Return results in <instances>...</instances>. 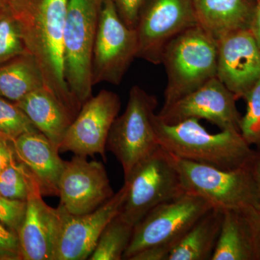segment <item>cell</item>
Segmentation results:
<instances>
[{
	"label": "cell",
	"instance_id": "1",
	"mask_svg": "<svg viewBox=\"0 0 260 260\" xmlns=\"http://www.w3.org/2000/svg\"><path fill=\"white\" fill-rule=\"evenodd\" d=\"M68 0H8L25 49L42 70L46 88L73 117L81 107L70 93L64 75L63 37Z\"/></svg>",
	"mask_w": 260,
	"mask_h": 260
},
{
	"label": "cell",
	"instance_id": "2",
	"mask_svg": "<svg viewBox=\"0 0 260 260\" xmlns=\"http://www.w3.org/2000/svg\"><path fill=\"white\" fill-rule=\"evenodd\" d=\"M153 125L160 148L189 161L232 170L249 164L256 153L240 132L221 130L212 134L194 118L169 124L155 114Z\"/></svg>",
	"mask_w": 260,
	"mask_h": 260
},
{
	"label": "cell",
	"instance_id": "3",
	"mask_svg": "<svg viewBox=\"0 0 260 260\" xmlns=\"http://www.w3.org/2000/svg\"><path fill=\"white\" fill-rule=\"evenodd\" d=\"M161 62L167 74L164 107L217 77L218 42L196 25L167 44Z\"/></svg>",
	"mask_w": 260,
	"mask_h": 260
},
{
	"label": "cell",
	"instance_id": "4",
	"mask_svg": "<svg viewBox=\"0 0 260 260\" xmlns=\"http://www.w3.org/2000/svg\"><path fill=\"white\" fill-rule=\"evenodd\" d=\"M172 155L186 192L198 195L219 210L260 209L251 162L223 170Z\"/></svg>",
	"mask_w": 260,
	"mask_h": 260
},
{
	"label": "cell",
	"instance_id": "5",
	"mask_svg": "<svg viewBox=\"0 0 260 260\" xmlns=\"http://www.w3.org/2000/svg\"><path fill=\"white\" fill-rule=\"evenodd\" d=\"M102 0H68L63 37L64 75L78 105L92 96V61Z\"/></svg>",
	"mask_w": 260,
	"mask_h": 260
},
{
	"label": "cell",
	"instance_id": "6",
	"mask_svg": "<svg viewBox=\"0 0 260 260\" xmlns=\"http://www.w3.org/2000/svg\"><path fill=\"white\" fill-rule=\"evenodd\" d=\"M127 192L119 216L135 226L155 207L185 194L172 155L158 148L124 177Z\"/></svg>",
	"mask_w": 260,
	"mask_h": 260
},
{
	"label": "cell",
	"instance_id": "7",
	"mask_svg": "<svg viewBox=\"0 0 260 260\" xmlns=\"http://www.w3.org/2000/svg\"><path fill=\"white\" fill-rule=\"evenodd\" d=\"M157 98L135 85L125 110L109 132L107 149L120 162L124 177L135 166L160 148L153 125Z\"/></svg>",
	"mask_w": 260,
	"mask_h": 260
},
{
	"label": "cell",
	"instance_id": "8",
	"mask_svg": "<svg viewBox=\"0 0 260 260\" xmlns=\"http://www.w3.org/2000/svg\"><path fill=\"white\" fill-rule=\"evenodd\" d=\"M212 208L206 200L189 192L155 207L135 225L123 259L129 260L136 253L150 246H164L172 250Z\"/></svg>",
	"mask_w": 260,
	"mask_h": 260
},
{
	"label": "cell",
	"instance_id": "9",
	"mask_svg": "<svg viewBox=\"0 0 260 260\" xmlns=\"http://www.w3.org/2000/svg\"><path fill=\"white\" fill-rule=\"evenodd\" d=\"M138 51L136 30L123 22L112 0H102L92 61L93 85H119Z\"/></svg>",
	"mask_w": 260,
	"mask_h": 260
},
{
	"label": "cell",
	"instance_id": "10",
	"mask_svg": "<svg viewBox=\"0 0 260 260\" xmlns=\"http://www.w3.org/2000/svg\"><path fill=\"white\" fill-rule=\"evenodd\" d=\"M198 25L192 0H147L136 30L137 57L161 63L164 49L174 38Z\"/></svg>",
	"mask_w": 260,
	"mask_h": 260
},
{
	"label": "cell",
	"instance_id": "11",
	"mask_svg": "<svg viewBox=\"0 0 260 260\" xmlns=\"http://www.w3.org/2000/svg\"><path fill=\"white\" fill-rule=\"evenodd\" d=\"M127 186L122 187L95 211L73 215L60 205L54 260L88 259L108 223L120 213Z\"/></svg>",
	"mask_w": 260,
	"mask_h": 260
},
{
	"label": "cell",
	"instance_id": "12",
	"mask_svg": "<svg viewBox=\"0 0 260 260\" xmlns=\"http://www.w3.org/2000/svg\"><path fill=\"white\" fill-rule=\"evenodd\" d=\"M120 108V98L114 92L102 90L90 97L68 129L59 153L72 152L83 157L99 154L106 160L109 132Z\"/></svg>",
	"mask_w": 260,
	"mask_h": 260
},
{
	"label": "cell",
	"instance_id": "13",
	"mask_svg": "<svg viewBox=\"0 0 260 260\" xmlns=\"http://www.w3.org/2000/svg\"><path fill=\"white\" fill-rule=\"evenodd\" d=\"M238 99L217 77L181 98L162 107L157 116L169 124L186 119H205L221 130L239 131L242 115L237 107Z\"/></svg>",
	"mask_w": 260,
	"mask_h": 260
},
{
	"label": "cell",
	"instance_id": "14",
	"mask_svg": "<svg viewBox=\"0 0 260 260\" xmlns=\"http://www.w3.org/2000/svg\"><path fill=\"white\" fill-rule=\"evenodd\" d=\"M86 158L66 161L59 180V205L73 215L95 211L114 194L104 164Z\"/></svg>",
	"mask_w": 260,
	"mask_h": 260
},
{
	"label": "cell",
	"instance_id": "15",
	"mask_svg": "<svg viewBox=\"0 0 260 260\" xmlns=\"http://www.w3.org/2000/svg\"><path fill=\"white\" fill-rule=\"evenodd\" d=\"M217 78L237 99H244L260 79V47L249 29L218 41Z\"/></svg>",
	"mask_w": 260,
	"mask_h": 260
},
{
	"label": "cell",
	"instance_id": "16",
	"mask_svg": "<svg viewBox=\"0 0 260 260\" xmlns=\"http://www.w3.org/2000/svg\"><path fill=\"white\" fill-rule=\"evenodd\" d=\"M25 216L18 229L22 259L54 260L58 230V210L48 205L37 180L26 200Z\"/></svg>",
	"mask_w": 260,
	"mask_h": 260
},
{
	"label": "cell",
	"instance_id": "17",
	"mask_svg": "<svg viewBox=\"0 0 260 260\" xmlns=\"http://www.w3.org/2000/svg\"><path fill=\"white\" fill-rule=\"evenodd\" d=\"M15 156L28 169L43 196H59V180L65 167L59 151L40 132L25 133L13 142Z\"/></svg>",
	"mask_w": 260,
	"mask_h": 260
},
{
	"label": "cell",
	"instance_id": "18",
	"mask_svg": "<svg viewBox=\"0 0 260 260\" xmlns=\"http://www.w3.org/2000/svg\"><path fill=\"white\" fill-rule=\"evenodd\" d=\"M198 25L218 42L232 32L250 28L254 0H192Z\"/></svg>",
	"mask_w": 260,
	"mask_h": 260
},
{
	"label": "cell",
	"instance_id": "19",
	"mask_svg": "<svg viewBox=\"0 0 260 260\" xmlns=\"http://www.w3.org/2000/svg\"><path fill=\"white\" fill-rule=\"evenodd\" d=\"M34 126L59 150L75 118L49 89L43 87L15 103Z\"/></svg>",
	"mask_w": 260,
	"mask_h": 260
},
{
	"label": "cell",
	"instance_id": "20",
	"mask_svg": "<svg viewBox=\"0 0 260 260\" xmlns=\"http://www.w3.org/2000/svg\"><path fill=\"white\" fill-rule=\"evenodd\" d=\"M223 210L212 208L174 246L169 260H211L218 241Z\"/></svg>",
	"mask_w": 260,
	"mask_h": 260
},
{
	"label": "cell",
	"instance_id": "21",
	"mask_svg": "<svg viewBox=\"0 0 260 260\" xmlns=\"http://www.w3.org/2000/svg\"><path fill=\"white\" fill-rule=\"evenodd\" d=\"M45 86L42 70L28 51L0 64V96L13 103Z\"/></svg>",
	"mask_w": 260,
	"mask_h": 260
},
{
	"label": "cell",
	"instance_id": "22",
	"mask_svg": "<svg viewBox=\"0 0 260 260\" xmlns=\"http://www.w3.org/2000/svg\"><path fill=\"white\" fill-rule=\"evenodd\" d=\"M211 260H255L250 228L242 211L223 210Z\"/></svg>",
	"mask_w": 260,
	"mask_h": 260
},
{
	"label": "cell",
	"instance_id": "23",
	"mask_svg": "<svg viewBox=\"0 0 260 260\" xmlns=\"http://www.w3.org/2000/svg\"><path fill=\"white\" fill-rule=\"evenodd\" d=\"M134 226L126 223L118 214L103 231L90 260L123 259L132 237Z\"/></svg>",
	"mask_w": 260,
	"mask_h": 260
},
{
	"label": "cell",
	"instance_id": "24",
	"mask_svg": "<svg viewBox=\"0 0 260 260\" xmlns=\"http://www.w3.org/2000/svg\"><path fill=\"white\" fill-rule=\"evenodd\" d=\"M38 131L20 108L0 96V138L13 143L22 135Z\"/></svg>",
	"mask_w": 260,
	"mask_h": 260
},
{
	"label": "cell",
	"instance_id": "25",
	"mask_svg": "<svg viewBox=\"0 0 260 260\" xmlns=\"http://www.w3.org/2000/svg\"><path fill=\"white\" fill-rule=\"evenodd\" d=\"M26 51L18 24L8 5L0 12V64Z\"/></svg>",
	"mask_w": 260,
	"mask_h": 260
},
{
	"label": "cell",
	"instance_id": "26",
	"mask_svg": "<svg viewBox=\"0 0 260 260\" xmlns=\"http://www.w3.org/2000/svg\"><path fill=\"white\" fill-rule=\"evenodd\" d=\"M35 179L16 162L0 173V194L13 200H26Z\"/></svg>",
	"mask_w": 260,
	"mask_h": 260
},
{
	"label": "cell",
	"instance_id": "27",
	"mask_svg": "<svg viewBox=\"0 0 260 260\" xmlns=\"http://www.w3.org/2000/svg\"><path fill=\"white\" fill-rule=\"evenodd\" d=\"M244 99L246 111L241 119L239 131L248 144L260 150V79Z\"/></svg>",
	"mask_w": 260,
	"mask_h": 260
},
{
	"label": "cell",
	"instance_id": "28",
	"mask_svg": "<svg viewBox=\"0 0 260 260\" xmlns=\"http://www.w3.org/2000/svg\"><path fill=\"white\" fill-rule=\"evenodd\" d=\"M26 206V200L10 199L0 194V222L18 233Z\"/></svg>",
	"mask_w": 260,
	"mask_h": 260
},
{
	"label": "cell",
	"instance_id": "29",
	"mask_svg": "<svg viewBox=\"0 0 260 260\" xmlns=\"http://www.w3.org/2000/svg\"><path fill=\"white\" fill-rule=\"evenodd\" d=\"M121 20L130 28L136 29L147 0H112Z\"/></svg>",
	"mask_w": 260,
	"mask_h": 260
},
{
	"label": "cell",
	"instance_id": "30",
	"mask_svg": "<svg viewBox=\"0 0 260 260\" xmlns=\"http://www.w3.org/2000/svg\"><path fill=\"white\" fill-rule=\"evenodd\" d=\"M22 259L18 234L0 223V259Z\"/></svg>",
	"mask_w": 260,
	"mask_h": 260
},
{
	"label": "cell",
	"instance_id": "31",
	"mask_svg": "<svg viewBox=\"0 0 260 260\" xmlns=\"http://www.w3.org/2000/svg\"><path fill=\"white\" fill-rule=\"evenodd\" d=\"M250 228L255 260H260V209L242 211Z\"/></svg>",
	"mask_w": 260,
	"mask_h": 260
},
{
	"label": "cell",
	"instance_id": "32",
	"mask_svg": "<svg viewBox=\"0 0 260 260\" xmlns=\"http://www.w3.org/2000/svg\"><path fill=\"white\" fill-rule=\"evenodd\" d=\"M171 251L164 246H150L136 253L129 260H169Z\"/></svg>",
	"mask_w": 260,
	"mask_h": 260
},
{
	"label": "cell",
	"instance_id": "33",
	"mask_svg": "<svg viewBox=\"0 0 260 260\" xmlns=\"http://www.w3.org/2000/svg\"><path fill=\"white\" fill-rule=\"evenodd\" d=\"M11 142L0 138V173L15 161L14 148Z\"/></svg>",
	"mask_w": 260,
	"mask_h": 260
},
{
	"label": "cell",
	"instance_id": "34",
	"mask_svg": "<svg viewBox=\"0 0 260 260\" xmlns=\"http://www.w3.org/2000/svg\"><path fill=\"white\" fill-rule=\"evenodd\" d=\"M249 30L260 47V0L256 2Z\"/></svg>",
	"mask_w": 260,
	"mask_h": 260
},
{
	"label": "cell",
	"instance_id": "35",
	"mask_svg": "<svg viewBox=\"0 0 260 260\" xmlns=\"http://www.w3.org/2000/svg\"><path fill=\"white\" fill-rule=\"evenodd\" d=\"M251 169L257 187L260 201V150H256V153L251 161Z\"/></svg>",
	"mask_w": 260,
	"mask_h": 260
},
{
	"label": "cell",
	"instance_id": "36",
	"mask_svg": "<svg viewBox=\"0 0 260 260\" xmlns=\"http://www.w3.org/2000/svg\"><path fill=\"white\" fill-rule=\"evenodd\" d=\"M8 0H0V12L5 9L8 7Z\"/></svg>",
	"mask_w": 260,
	"mask_h": 260
},
{
	"label": "cell",
	"instance_id": "37",
	"mask_svg": "<svg viewBox=\"0 0 260 260\" xmlns=\"http://www.w3.org/2000/svg\"><path fill=\"white\" fill-rule=\"evenodd\" d=\"M254 1L258 2V1H259V0H254Z\"/></svg>",
	"mask_w": 260,
	"mask_h": 260
}]
</instances>
